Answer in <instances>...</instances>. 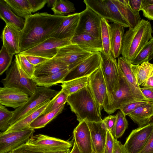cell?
<instances>
[{
	"mask_svg": "<svg viewBox=\"0 0 153 153\" xmlns=\"http://www.w3.org/2000/svg\"><path fill=\"white\" fill-rule=\"evenodd\" d=\"M153 30L150 22L142 19L133 28H129L124 34L121 54L132 64L137 54L152 38Z\"/></svg>",
	"mask_w": 153,
	"mask_h": 153,
	"instance_id": "3957f363",
	"label": "cell"
},
{
	"mask_svg": "<svg viewBox=\"0 0 153 153\" xmlns=\"http://www.w3.org/2000/svg\"><path fill=\"white\" fill-rule=\"evenodd\" d=\"M120 81L118 89L113 95L109 104L104 108L108 114L113 113L117 110L129 103L137 101L148 100L140 88L131 83L119 70Z\"/></svg>",
	"mask_w": 153,
	"mask_h": 153,
	"instance_id": "277c9868",
	"label": "cell"
},
{
	"mask_svg": "<svg viewBox=\"0 0 153 153\" xmlns=\"http://www.w3.org/2000/svg\"><path fill=\"white\" fill-rule=\"evenodd\" d=\"M86 7V9L80 13L79 19L75 35L87 33L101 39V18L90 8Z\"/></svg>",
	"mask_w": 153,
	"mask_h": 153,
	"instance_id": "4fadbf2b",
	"label": "cell"
},
{
	"mask_svg": "<svg viewBox=\"0 0 153 153\" xmlns=\"http://www.w3.org/2000/svg\"><path fill=\"white\" fill-rule=\"evenodd\" d=\"M69 153H81L75 142L73 148Z\"/></svg>",
	"mask_w": 153,
	"mask_h": 153,
	"instance_id": "6f0895ef",
	"label": "cell"
},
{
	"mask_svg": "<svg viewBox=\"0 0 153 153\" xmlns=\"http://www.w3.org/2000/svg\"><path fill=\"white\" fill-rule=\"evenodd\" d=\"M59 91L42 86H37L35 93L29 97L23 105L13 111L14 115L9 122L12 125L31 111L54 97Z\"/></svg>",
	"mask_w": 153,
	"mask_h": 153,
	"instance_id": "8992f818",
	"label": "cell"
},
{
	"mask_svg": "<svg viewBox=\"0 0 153 153\" xmlns=\"http://www.w3.org/2000/svg\"><path fill=\"white\" fill-rule=\"evenodd\" d=\"M70 152V149H69L55 152H41V153H69Z\"/></svg>",
	"mask_w": 153,
	"mask_h": 153,
	"instance_id": "680465c9",
	"label": "cell"
},
{
	"mask_svg": "<svg viewBox=\"0 0 153 153\" xmlns=\"http://www.w3.org/2000/svg\"><path fill=\"white\" fill-rule=\"evenodd\" d=\"M88 86L96 100L103 108L107 90L101 66L88 76Z\"/></svg>",
	"mask_w": 153,
	"mask_h": 153,
	"instance_id": "2e32d148",
	"label": "cell"
},
{
	"mask_svg": "<svg viewBox=\"0 0 153 153\" xmlns=\"http://www.w3.org/2000/svg\"><path fill=\"white\" fill-rule=\"evenodd\" d=\"M68 96L61 89L55 97L54 100L47 107L43 114L48 113L65 104L67 102Z\"/></svg>",
	"mask_w": 153,
	"mask_h": 153,
	"instance_id": "b9f144b4",
	"label": "cell"
},
{
	"mask_svg": "<svg viewBox=\"0 0 153 153\" xmlns=\"http://www.w3.org/2000/svg\"><path fill=\"white\" fill-rule=\"evenodd\" d=\"M112 153H128L124 145L114 138V145Z\"/></svg>",
	"mask_w": 153,
	"mask_h": 153,
	"instance_id": "681fc988",
	"label": "cell"
},
{
	"mask_svg": "<svg viewBox=\"0 0 153 153\" xmlns=\"http://www.w3.org/2000/svg\"><path fill=\"white\" fill-rule=\"evenodd\" d=\"M88 78L85 76L64 81L62 83L61 89L69 96L87 86Z\"/></svg>",
	"mask_w": 153,
	"mask_h": 153,
	"instance_id": "1f68e13d",
	"label": "cell"
},
{
	"mask_svg": "<svg viewBox=\"0 0 153 153\" xmlns=\"http://www.w3.org/2000/svg\"><path fill=\"white\" fill-rule=\"evenodd\" d=\"M152 4H153V0H142L141 10L147 6Z\"/></svg>",
	"mask_w": 153,
	"mask_h": 153,
	"instance_id": "9f6ffc18",
	"label": "cell"
},
{
	"mask_svg": "<svg viewBox=\"0 0 153 153\" xmlns=\"http://www.w3.org/2000/svg\"><path fill=\"white\" fill-rule=\"evenodd\" d=\"M25 56L30 63L35 66L39 65L49 59L38 56L28 55Z\"/></svg>",
	"mask_w": 153,
	"mask_h": 153,
	"instance_id": "7dc6e473",
	"label": "cell"
},
{
	"mask_svg": "<svg viewBox=\"0 0 153 153\" xmlns=\"http://www.w3.org/2000/svg\"><path fill=\"white\" fill-rule=\"evenodd\" d=\"M101 52L94 53L79 65L70 70L64 81L88 76L101 65Z\"/></svg>",
	"mask_w": 153,
	"mask_h": 153,
	"instance_id": "9a60e30c",
	"label": "cell"
},
{
	"mask_svg": "<svg viewBox=\"0 0 153 153\" xmlns=\"http://www.w3.org/2000/svg\"><path fill=\"white\" fill-rule=\"evenodd\" d=\"M51 9L54 15L60 16H65L66 14L76 10L74 4L67 0H57L55 5Z\"/></svg>",
	"mask_w": 153,
	"mask_h": 153,
	"instance_id": "8d00e7d4",
	"label": "cell"
},
{
	"mask_svg": "<svg viewBox=\"0 0 153 153\" xmlns=\"http://www.w3.org/2000/svg\"><path fill=\"white\" fill-rule=\"evenodd\" d=\"M151 101L149 100L134 102L123 106L120 110L126 116L138 108L145 105Z\"/></svg>",
	"mask_w": 153,
	"mask_h": 153,
	"instance_id": "7bdbcfd3",
	"label": "cell"
},
{
	"mask_svg": "<svg viewBox=\"0 0 153 153\" xmlns=\"http://www.w3.org/2000/svg\"><path fill=\"white\" fill-rule=\"evenodd\" d=\"M14 115L13 111L8 110L5 106L0 104V130L6 131L10 125L9 122Z\"/></svg>",
	"mask_w": 153,
	"mask_h": 153,
	"instance_id": "ab89813d",
	"label": "cell"
},
{
	"mask_svg": "<svg viewBox=\"0 0 153 153\" xmlns=\"http://www.w3.org/2000/svg\"><path fill=\"white\" fill-rule=\"evenodd\" d=\"M68 68V66L65 63L53 57L36 66L34 77L42 76L51 75Z\"/></svg>",
	"mask_w": 153,
	"mask_h": 153,
	"instance_id": "cb8c5ba5",
	"label": "cell"
},
{
	"mask_svg": "<svg viewBox=\"0 0 153 153\" xmlns=\"http://www.w3.org/2000/svg\"><path fill=\"white\" fill-rule=\"evenodd\" d=\"M57 50V53L54 57L65 63L70 70L93 53L86 51L78 45L73 44L58 48Z\"/></svg>",
	"mask_w": 153,
	"mask_h": 153,
	"instance_id": "7c38bea8",
	"label": "cell"
},
{
	"mask_svg": "<svg viewBox=\"0 0 153 153\" xmlns=\"http://www.w3.org/2000/svg\"><path fill=\"white\" fill-rule=\"evenodd\" d=\"M143 87L153 88V74L148 78L141 85Z\"/></svg>",
	"mask_w": 153,
	"mask_h": 153,
	"instance_id": "11a10c76",
	"label": "cell"
},
{
	"mask_svg": "<svg viewBox=\"0 0 153 153\" xmlns=\"http://www.w3.org/2000/svg\"><path fill=\"white\" fill-rule=\"evenodd\" d=\"M131 8L134 10L139 12L141 10L142 0H128Z\"/></svg>",
	"mask_w": 153,
	"mask_h": 153,
	"instance_id": "db71d44e",
	"label": "cell"
},
{
	"mask_svg": "<svg viewBox=\"0 0 153 153\" xmlns=\"http://www.w3.org/2000/svg\"><path fill=\"white\" fill-rule=\"evenodd\" d=\"M117 119V116L110 115L102 120V122L107 130L109 131L113 134Z\"/></svg>",
	"mask_w": 153,
	"mask_h": 153,
	"instance_id": "ee69618b",
	"label": "cell"
},
{
	"mask_svg": "<svg viewBox=\"0 0 153 153\" xmlns=\"http://www.w3.org/2000/svg\"><path fill=\"white\" fill-rule=\"evenodd\" d=\"M138 127L145 126L153 121V102L140 107L127 115Z\"/></svg>",
	"mask_w": 153,
	"mask_h": 153,
	"instance_id": "484cf974",
	"label": "cell"
},
{
	"mask_svg": "<svg viewBox=\"0 0 153 153\" xmlns=\"http://www.w3.org/2000/svg\"><path fill=\"white\" fill-rule=\"evenodd\" d=\"M131 68L139 86L153 74V64L149 62H145L138 65L131 64Z\"/></svg>",
	"mask_w": 153,
	"mask_h": 153,
	"instance_id": "f546056e",
	"label": "cell"
},
{
	"mask_svg": "<svg viewBox=\"0 0 153 153\" xmlns=\"http://www.w3.org/2000/svg\"><path fill=\"white\" fill-rule=\"evenodd\" d=\"M116 115L117 119L113 135L117 139L123 135L128 128V124L126 116L121 111H118Z\"/></svg>",
	"mask_w": 153,
	"mask_h": 153,
	"instance_id": "74e56055",
	"label": "cell"
},
{
	"mask_svg": "<svg viewBox=\"0 0 153 153\" xmlns=\"http://www.w3.org/2000/svg\"><path fill=\"white\" fill-rule=\"evenodd\" d=\"M114 138L112 134L109 131L107 130L104 153H112L114 145Z\"/></svg>",
	"mask_w": 153,
	"mask_h": 153,
	"instance_id": "f6af8a7d",
	"label": "cell"
},
{
	"mask_svg": "<svg viewBox=\"0 0 153 153\" xmlns=\"http://www.w3.org/2000/svg\"><path fill=\"white\" fill-rule=\"evenodd\" d=\"M101 39L103 53L106 56L111 55V50L110 25L107 20L102 18L100 21Z\"/></svg>",
	"mask_w": 153,
	"mask_h": 153,
	"instance_id": "836d02e7",
	"label": "cell"
},
{
	"mask_svg": "<svg viewBox=\"0 0 153 153\" xmlns=\"http://www.w3.org/2000/svg\"><path fill=\"white\" fill-rule=\"evenodd\" d=\"M26 145L29 149L36 152H46L70 149L72 142L42 134L32 136Z\"/></svg>",
	"mask_w": 153,
	"mask_h": 153,
	"instance_id": "ba28073f",
	"label": "cell"
},
{
	"mask_svg": "<svg viewBox=\"0 0 153 153\" xmlns=\"http://www.w3.org/2000/svg\"><path fill=\"white\" fill-rule=\"evenodd\" d=\"M18 16L26 19L32 15V10L28 0H4Z\"/></svg>",
	"mask_w": 153,
	"mask_h": 153,
	"instance_id": "4dcf8cb0",
	"label": "cell"
},
{
	"mask_svg": "<svg viewBox=\"0 0 153 153\" xmlns=\"http://www.w3.org/2000/svg\"><path fill=\"white\" fill-rule=\"evenodd\" d=\"M117 63L119 70L126 79L134 86L140 88V86L137 83L133 72L131 68V64L128 62L123 57L118 58Z\"/></svg>",
	"mask_w": 153,
	"mask_h": 153,
	"instance_id": "d590c367",
	"label": "cell"
},
{
	"mask_svg": "<svg viewBox=\"0 0 153 153\" xmlns=\"http://www.w3.org/2000/svg\"><path fill=\"white\" fill-rule=\"evenodd\" d=\"M34 129L30 127L22 130L0 133V153L11 152L27 143L33 135Z\"/></svg>",
	"mask_w": 153,
	"mask_h": 153,
	"instance_id": "30bf717a",
	"label": "cell"
},
{
	"mask_svg": "<svg viewBox=\"0 0 153 153\" xmlns=\"http://www.w3.org/2000/svg\"><path fill=\"white\" fill-rule=\"evenodd\" d=\"M101 53V67L106 84L107 94L103 108L110 102L112 96L118 89L120 81L119 69L118 63L111 54L106 56Z\"/></svg>",
	"mask_w": 153,
	"mask_h": 153,
	"instance_id": "52a82bcc",
	"label": "cell"
},
{
	"mask_svg": "<svg viewBox=\"0 0 153 153\" xmlns=\"http://www.w3.org/2000/svg\"><path fill=\"white\" fill-rule=\"evenodd\" d=\"M6 75L5 77L1 81L4 87L18 88L29 96L35 93L37 85L24 73L16 57L10 67L6 71Z\"/></svg>",
	"mask_w": 153,
	"mask_h": 153,
	"instance_id": "5b68a950",
	"label": "cell"
},
{
	"mask_svg": "<svg viewBox=\"0 0 153 153\" xmlns=\"http://www.w3.org/2000/svg\"><path fill=\"white\" fill-rule=\"evenodd\" d=\"M13 55L10 54L3 45L0 52V75L7 71L12 63Z\"/></svg>",
	"mask_w": 153,
	"mask_h": 153,
	"instance_id": "60d3db41",
	"label": "cell"
},
{
	"mask_svg": "<svg viewBox=\"0 0 153 153\" xmlns=\"http://www.w3.org/2000/svg\"><path fill=\"white\" fill-rule=\"evenodd\" d=\"M20 31L14 26L6 24L2 33L1 38L3 45L7 51L13 55L20 53L19 39Z\"/></svg>",
	"mask_w": 153,
	"mask_h": 153,
	"instance_id": "ffe728a7",
	"label": "cell"
},
{
	"mask_svg": "<svg viewBox=\"0 0 153 153\" xmlns=\"http://www.w3.org/2000/svg\"><path fill=\"white\" fill-rule=\"evenodd\" d=\"M47 1L48 7L52 8L55 5L57 0H47Z\"/></svg>",
	"mask_w": 153,
	"mask_h": 153,
	"instance_id": "91938a15",
	"label": "cell"
},
{
	"mask_svg": "<svg viewBox=\"0 0 153 153\" xmlns=\"http://www.w3.org/2000/svg\"><path fill=\"white\" fill-rule=\"evenodd\" d=\"M140 153H153V130Z\"/></svg>",
	"mask_w": 153,
	"mask_h": 153,
	"instance_id": "c3c4849f",
	"label": "cell"
},
{
	"mask_svg": "<svg viewBox=\"0 0 153 153\" xmlns=\"http://www.w3.org/2000/svg\"><path fill=\"white\" fill-rule=\"evenodd\" d=\"M140 88L143 95L149 100L153 102V88L143 87Z\"/></svg>",
	"mask_w": 153,
	"mask_h": 153,
	"instance_id": "f907efd6",
	"label": "cell"
},
{
	"mask_svg": "<svg viewBox=\"0 0 153 153\" xmlns=\"http://www.w3.org/2000/svg\"><path fill=\"white\" fill-rule=\"evenodd\" d=\"M32 9V13H34L43 8L47 3V0H28Z\"/></svg>",
	"mask_w": 153,
	"mask_h": 153,
	"instance_id": "bcb514c9",
	"label": "cell"
},
{
	"mask_svg": "<svg viewBox=\"0 0 153 153\" xmlns=\"http://www.w3.org/2000/svg\"><path fill=\"white\" fill-rule=\"evenodd\" d=\"M54 97L38 106L10 125L4 132L20 130L29 127V126L33 121L44 114L47 107L54 100Z\"/></svg>",
	"mask_w": 153,
	"mask_h": 153,
	"instance_id": "7402d4cb",
	"label": "cell"
},
{
	"mask_svg": "<svg viewBox=\"0 0 153 153\" xmlns=\"http://www.w3.org/2000/svg\"><path fill=\"white\" fill-rule=\"evenodd\" d=\"M86 121L91 133L93 153H104L107 129L102 122Z\"/></svg>",
	"mask_w": 153,
	"mask_h": 153,
	"instance_id": "ac0fdd59",
	"label": "cell"
},
{
	"mask_svg": "<svg viewBox=\"0 0 153 153\" xmlns=\"http://www.w3.org/2000/svg\"><path fill=\"white\" fill-rule=\"evenodd\" d=\"M73 134L74 142L81 153H93L91 133L85 121L79 122Z\"/></svg>",
	"mask_w": 153,
	"mask_h": 153,
	"instance_id": "d6986e66",
	"label": "cell"
},
{
	"mask_svg": "<svg viewBox=\"0 0 153 153\" xmlns=\"http://www.w3.org/2000/svg\"><path fill=\"white\" fill-rule=\"evenodd\" d=\"M143 16L150 20H153V4L147 6L141 10Z\"/></svg>",
	"mask_w": 153,
	"mask_h": 153,
	"instance_id": "816d5d0a",
	"label": "cell"
},
{
	"mask_svg": "<svg viewBox=\"0 0 153 153\" xmlns=\"http://www.w3.org/2000/svg\"><path fill=\"white\" fill-rule=\"evenodd\" d=\"M15 57L24 73L29 78L32 79L34 77L36 66L30 63L25 55L20 53L16 54Z\"/></svg>",
	"mask_w": 153,
	"mask_h": 153,
	"instance_id": "f35d334b",
	"label": "cell"
},
{
	"mask_svg": "<svg viewBox=\"0 0 153 153\" xmlns=\"http://www.w3.org/2000/svg\"><path fill=\"white\" fill-rule=\"evenodd\" d=\"M12 153H41L36 152L29 149L26 144H23L12 151Z\"/></svg>",
	"mask_w": 153,
	"mask_h": 153,
	"instance_id": "f5cc1de1",
	"label": "cell"
},
{
	"mask_svg": "<svg viewBox=\"0 0 153 153\" xmlns=\"http://www.w3.org/2000/svg\"><path fill=\"white\" fill-rule=\"evenodd\" d=\"M68 68L59 72L46 76L34 77L32 79L36 85L49 88L53 85L62 83L70 71Z\"/></svg>",
	"mask_w": 153,
	"mask_h": 153,
	"instance_id": "f1b7e54d",
	"label": "cell"
},
{
	"mask_svg": "<svg viewBox=\"0 0 153 153\" xmlns=\"http://www.w3.org/2000/svg\"><path fill=\"white\" fill-rule=\"evenodd\" d=\"M7 153H12V151L9 152Z\"/></svg>",
	"mask_w": 153,
	"mask_h": 153,
	"instance_id": "94428289",
	"label": "cell"
},
{
	"mask_svg": "<svg viewBox=\"0 0 153 153\" xmlns=\"http://www.w3.org/2000/svg\"><path fill=\"white\" fill-rule=\"evenodd\" d=\"M153 56V37L142 48L131 64L140 65L152 59Z\"/></svg>",
	"mask_w": 153,
	"mask_h": 153,
	"instance_id": "e575fe53",
	"label": "cell"
},
{
	"mask_svg": "<svg viewBox=\"0 0 153 153\" xmlns=\"http://www.w3.org/2000/svg\"><path fill=\"white\" fill-rule=\"evenodd\" d=\"M110 25L111 54L116 58L121 53L125 27L114 23Z\"/></svg>",
	"mask_w": 153,
	"mask_h": 153,
	"instance_id": "4316f807",
	"label": "cell"
},
{
	"mask_svg": "<svg viewBox=\"0 0 153 153\" xmlns=\"http://www.w3.org/2000/svg\"><path fill=\"white\" fill-rule=\"evenodd\" d=\"M67 102L79 122L83 121H102V108L94 98L88 85L69 95Z\"/></svg>",
	"mask_w": 153,
	"mask_h": 153,
	"instance_id": "7a4b0ae2",
	"label": "cell"
},
{
	"mask_svg": "<svg viewBox=\"0 0 153 153\" xmlns=\"http://www.w3.org/2000/svg\"><path fill=\"white\" fill-rule=\"evenodd\" d=\"M80 15V13H76L66 16L58 28L51 35L50 37L71 39L75 33Z\"/></svg>",
	"mask_w": 153,
	"mask_h": 153,
	"instance_id": "44dd1931",
	"label": "cell"
},
{
	"mask_svg": "<svg viewBox=\"0 0 153 153\" xmlns=\"http://www.w3.org/2000/svg\"><path fill=\"white\" fill-rule=\"evenodd\" d=\"M153 130V122L132 130L124 144L128 153H140Z\"/></svg>",
	"mask_w": 153,
	"mask_h": 153,
	"instance_id": "5bb4252c",
	"label": "cell"
},
{
	"mask_svg": "<svg viewBox=\"0 0 153 153\" xmlns=\"http://www.w3.org/2000/svg\"><path fill=\"white\" fill-rule=\"evenodd\" d=\"M65 104L62 105L57 108L48 113L40 115L30 125L29 127L35 129L45 127L61 113L64 108Z\"/></svg>",
	"mask_w": 153,
	"mask_h": 153,
	"instance_id": "d6a6232c",
	"label": "cell"
},
{
	"mask_svg": "<svg viewBox=\"0 0 153 153\" xmlns=\"http://www.w3.org/2000/svg\"><path fill=\"white\" fill-rule=\"evenodd\" d=\"M66 16L37 13L28 16L20 31V53L36 46L50 37L61 25Z\"/></svg>",
	"mask_w": 153,
	"mask_h": 153,
	"instance_id": "6da1fadb",
	"label": "cell"
},
{
	"mask_svg": "<svg viewBox=\"0 0 153 153\" xmlns=\"http://www.w3.org/2000/svg\"><path fill=\"white\" fill-rule=\"evenodd\" d=\"M152 59H153V56H152Z\"/></svg>",
	"mask_w": 153,
	"mask_h": 153,
	"instance_id": "6125c7cd",
	"label": "cell"
},
{
	"mask_svg": "<svg viewBox=\"0 0 153 153\" xmlns=\"http://www.w3.org/2000/svg\"><path fill=\"white\" fill-rule=\"evenodd\" d=\"M0 17L6 24L12 25L20 31L24 26L25 20L16 15L4 0H0Z\"/></svg>",
	"mask_w": 153,
	"mask_h": 153,
	"instance_id": "83f0119b",
	"label": "cell"
},
{
	"mask_svg": "<svg viewBox=\"0 0 153 153\" xmlns=\"http://www.w3.org/2000/svg\"><path fill=\"white\" fill-rule=\"evenodd\" d=\"M70 39H60L50 37L33 48L19 53L49 59L53 58L57 53V49L71 43Z\"/></svg>",
	"mask_w": 153,
	"mask_h": 153,
	"instance_id": "8fae6325",
	"label": "cell"
},
{
	"mask_svg": "<svg viewBox=\"0 0 153 153\" xmlns=\"http://www.w3.org/2000/svg\"><path fill=\"white\" fill-rule=\"evenodd\" d=\"M84 2L99 16L113 23L125 27L129 26L112 0H84Z\"/></svg>",
	"mask_w": 153,
	"mask_h": 153,
	"instance_id": "9c48e42d",
	"label": "cell"
},
{
	"mask_svg": "<svg viewBox=\"0 0 153 153\" xmlns=\"http://www.w3.org/2000/svg\"><path fill=\"white\" fill-rule=\"evenodd\" d=\"M71 44H76L82 49L89 52H103L101 39L88 34L75 35L71 39Z\"/></svg>",
	"mask_w": 153,
	"mask_h": 153,
	"instance_id": "603a6c76",
	"label": "cell"
},
{
	"mask_svg": "<svg viewBox=\"0 0 153 153\" xmlns=\"http://www.w3.org/2000/svg\"><path fill=\"white\" fill-rule=\"evenodd\" d=\"M119 11L129 25L133 28L142 20L139 12L133 10L130 6L128 0H112Z\"/></svg>",
	"mask_w": 153,
	"mask_h": 153,
	"instance_id": "d4e9b609",
	"label": "cell"
},
{
	"mask_svg": "<svg viewBox=\"0 0 153 153\" xmlns=\"http://www.w3.org/2000/svg\"><path fill=\"white\" fill-rule=\"evenodd\" d=\"M29 97L17 88L4 87L0 88V104L5 106L16 109L25 104Z\"/></svg>",
	"mask_w": 153,
	"mask_h": 153,
	"instance_id": "e0dca14e",
	"label": "cell"
}]
</instances>
